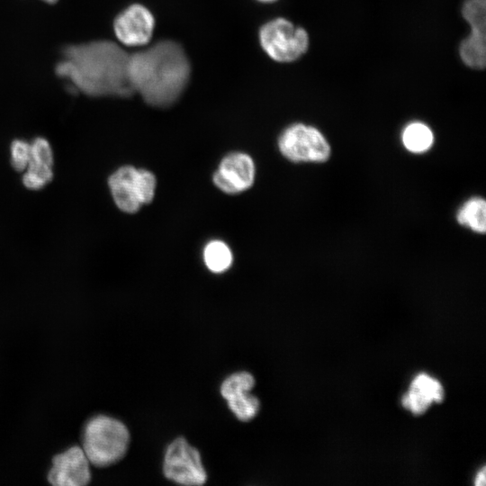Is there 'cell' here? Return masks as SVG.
Instances as JSON below:
<instances>
[{
	"mask_svg": "<svg viewBox=\"0 0 486 486\" xmlns=\"http://www.w3.org/2000/svg\"><path fill=\"white\" fill-rule=\"evenodd\" d=\"M129 56L110 40L73 44L62 50L55 70L75 92L91 97H129L134 93L128 74Z\"/></svg>",
	"mask_w": 486,
	"mask_h": 486,
	"instance_id": "1",
	"label": "cell"
},
{
	"mask_svg": "<svg viewBox=\"0 0 486 486\" xmlns=\"http://www.w3.org/2000/svg\"><path fill=\"white\" fill-rule=\"evenodd\" d=\"M128 74L134 93L154 107H169L184 91L191 74L189 59L174 40H162L129 56Z\"/></svg>",
	"mask_w": 486,
	"mask_h": 486,
	"instance_id": "2",
	"label": "cell"
},
{
	"mask_svg": "<svg viewBox=\"0 0 486 486\" xmlns=\"http://www.w3.org/2000/svg\"><path fill=\"white\" fill-rule=\"evenodd\" d=\"M130 432L119 419L106 415H96L85 425L82 449L90 464L107 467L119 462L127 453Z\"/></svg>",
	"mask_w": 486,
	"mask_h": 486,
	"instance_id": "3",
	"label": "cell"
},
{
	"mask_svg": "<svg viewBox=\"0 0 486 486\" xmlns=\"http://www.w3.org/2000/svg\"><path fill=\"white\" fill-rule=\"evenodd\" d=\"M156 185L153 173L132 166L119 167L108 179L114 203L122 212L127 213H135L143 204L151 202Z\"/></svg>",
	"mask_w": 486,
	"mask_h": 486,
	"instance_id": "4",
	"label": "cell"
},
{
	"mask_svg": "<svg viewBox=\"0 0 486 486\" xmlns=\"http://www.w3.org/2000/svg\"><path fill=\"white\" fill-rule=\"evenodd\" d=\"M259 41L272 59L283 63L298 59L309 48L306 30L284 18L265 23L259 31Z\"/></svg>",
	"mask_w": 486,
	"mask_h": 486,
	"instance_id": "5",
	"label": "cell"
},
{
	"mask_svg": "<svg viewBox=\"0 0 486 486\" xmlns=\"http://www.w3.org/2000/svg\"><path fill=\"white\" fill-rule=\"evenodd\" d=\"M278 148L293 162H324L330 156V146L322 133L302 123L286 128L278 139Z\"/></svg>",
	"mask_w": 486,
	"mask_h": 486,
	"instance_id": "6",
	"label": "cell"
},
{
	"mask_svg": "<svg viewBox=\"0 0 486 486\" xmlns=\"http://www.w3.org/2000/svg\"><path fill=\"white\" fill-rule=\"evenodd\" d=\"M163 472L168 480L182 485H202L207 480L199 451L183 437L176 438L168 445Z\"/></svg>",
	"mask_w": 486,
	"mask_h": 486,
	"instance_id": "7",
	"label": "cell"
},
{
	"mask_svg": "<svg viewBox=\"0 0 486 486\" xmlns=\"http://www.w3.org/2000/svg\"><path fill=\"white\" fill-rule=\"evenodd\" d=\"M486 1L466 0L462 14L471 27L470 34L461 42L459 53L462 61L469 68L483 69L486 63Z\"/></svg>",
	"mask_w": 486,
	"mask_h": 486,
	"instance_id": "8",
	"label": "cell"
},
{
	"mask_svg": "<svg viewBox=\"0 0 486 486\" xmlns=\"http://www.w3.org/2000/svg\"><path fill=\"white\" fill-rule=\"evenodd\" d=\"M256 176L252 158L242 152L228 154L212 176L214 184L223 193L236 194L249 189Z\"/></svg>",
	"mask_w": 486,
	"mask_h": 486,
	"instance_id": "9",
	"label": "cell"
},
{
	"mask_svg": "<svg viewBox=\"0 0 486 486\" xmlns=\"http://www.w3.org/2000/svg\"><path fill=\"white\" fill-rule=\"evenodd\" d=\"M155 19L142 4H134L120 13L114 22V33L123 45L137 47L148 44L153 35Z\"/></svg>",
	"mask_w": 486,
	"mask_h": 486,
	"instance_id": "10",
	"label": "cell"
},
{
	"mask_svg": "<svg viewBox=\"0 0 486 486\" xmlns=\"http://www.w3.org/2000/svg\"><path fill=\"white\" fill-rule=\"evenodd\" d=\"M48 481L55 486H85L91 481L90 462L82 447L73 446L52 458Z\"/></svg>",
	"mask_w": 486,
	"mask_h": 486,
	"instance_id": "11",
	"label": "cell"
},
{
	"mask_svg": "<svg viewBox=\"0 0 486 486\" xmlns=\"http://www.w3.org/2000/svg\"><path fill=\"white\" fill-rule=\"evenodd\" d=\"M254 385V376L246 371L232 374L220 385L221 396L240 421L251 420L260 409L259 400L250 393Z\"/></svg>",
	"mask_w": 486,
	"mask_h": 486,
	"instance_id": "12",
	"label": "cell"
},
{
	"mask_svg": "<svg viewBox=\"0 0 486 486\" xmlns=\"http://www.w3.org/2000/svg\"><path fill=\"white\" fill-rule=\"evenodd\" d=\"M443 399L442 384L431 376L420 374L413 379L409 392L402 397L401 403L404 408L418 415L424 413L433 401L440 402Z\"/></svg>",
	"mask_w": 486,
	"mask_h": 486,
	"instance_id": "13",
	"label": "cell"
},
{
	"mask_svg": "<svg viewBox=\"0 0 486 486\" xmlns=\"http://www.w3.org/2000/svg\"><path fill=\"white\" fill-rule=\"evenodd\" d=\"M457 221L469 227L475 232L484 234L486 231V202L481 197L468 200L458 211Z\"/></svg>",
	"mask_w": 486,
	"mask_h": 486,
	"instance_id": "14",
	"label": "cell"
},
{
	"mask_svg": "<svg viewBox=\"0 0 486 486\" xmlns=\"http://www.w3.org/2000/svg\"><path fill=\"white\" fill-rule=\"evenodd\" d=\"M202 256L206 267L215 274L227 271L233 262L230 247L221 240L208 242L203 248Z\"/></svg>",
	"mask_w": 486,
	"mask_h": 486,
	"instance_id": "15",
	"label": "cell"
},
{
	"mask_svg": "<svg viewBox=\"0 0 486 486\" xmlns=\"http://www.w3.org/2000/svg\"><path fill=\"white\" fill-rule=\"evenodd\" d=\"M433 140V133L429 127L418 122L409 124L402 133V142L405 148L415 153L428 149Z\"/></svg>",
	"mask_w": 486,
	"mask_h": 486,
	"instance_id": "16",
	"label": "cell"
},
{
	"mask_svg": "<svg viewBox=\"0 0 486 486\" xmlns=\"http://www.w3.org/2000/svg\"><path fill=\"white\" fill-rule=\"evenodd\" d=\"M22 173L23 185L32 191L44 188L54 176L53 166L33 160H30Z\"/></svg>",
	"mask_w": 486,
	"mask_h": 486,
	"instance_id": "17",
	"label": "cell"
},
{
	"mask_svg": "<svg viewBox=\"0 0 486 486\" xmlns=\"http://www.w3.org/2000/svg\"><path fill=\"white\" fill-rule=\"evenodd\" d=\"M11 165L14 169L23 172L31 160V142L16 139L10 146Z\"/></svg>",
	"mask_w": 486,
	"mask_h": 486,
	"instance_id": "18",
	"label": "cell"
},
{
	"mask_svg": "<svg viewBox=\"0 0 486 486\" xmlns=\"http://www.w3.org/2000/svg\"><path fill=\"white\" fill-rule=\"evenodd\" d=\"M31 160L53 166L54 153L47 139L37 137L31 142Z\"/></svg>",
	"mask_w": 486,
	"mask_h": 486,
	"instance_id": "19",
	"label": "cell"
},
{
	"mask_svg": "<svg viewBox=\"0 0 486 486\" xmlns=\"http://www.w3.org/2000/svg\"><path fill=\"white\" fill-rule=\"evenodd\" d=\"M475 485L476 486H483L485 485V467L482 469L481 472H479L476 479H475Z\"/></svg>",
	"mask_w": 486,
	"mask_h": 486,
	"instance_id": "20",
	"label": "cell"
},
{
	"mask_svg": "<svg viewBox=\"0 0 486 486\" xmlns=\"http://www.w3.org/2000/svg\"><path fill=\"white\" fill-rule=\"evenodd\" d=\"M44 1L45 3H48V4H54L56 3L58 0H42Z\"/></svg>",
	"mask_w": 486,
	"mask_h": 486,
	"instance_id": "21",
	"label": "cell"
},
{
	"mask_svg": "<svg viewBox=\"0 0 486 486\" xmlns=\"http://www.w3.org/2000/svg\"><path fill=\"white\" fill-rule=\"evenodd\" d=\"M258 1L268 3V2H273V1H275V0H258Z\"/></svg>",
	"mask_w": 486,
	"mask_h": 486,
	"instance_id": "22",
	"label": "cell"
}]
</instances>
